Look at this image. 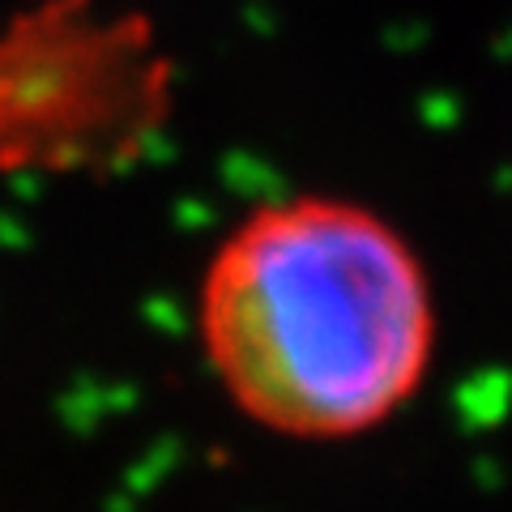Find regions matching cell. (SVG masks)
<instances>
[{"instance_id":"cell-1","label":"cell","mask_w":512,"mask_h":512,"mask_svg":"<svg viewBox=\"0 0 512 512\" xmlns=\"http://www.w3.org/2000/svg\"><path fill=\"white\" fill-rule=\"evenodd\" d=\"M210 376L282 440H355L397 419L436 363L440 320L414 244L359 201L299 192L222 235L197 295Z\"/></svg>"},{"instance_id":"cell-2","label":"cell","mask_w":512,"mask_h":512,"mask_svg":"<svg viewBox=\"0 0 512 512\" xmlns=\"http://www.w3.org/2000/svg\"><path fill=\"white\" fill-rule=\"evenodd\" d=\"M158 103L150 39L86 0H52L0 35V163H82L137 137Z\"/></svg>"}]
</instances>
